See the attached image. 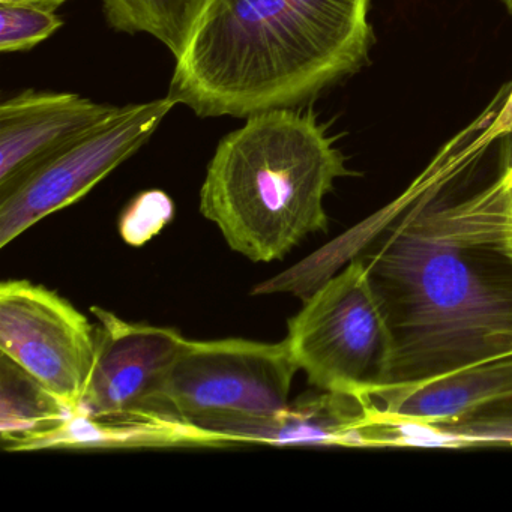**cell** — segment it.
<instances>
[{
    "instance_id": "2e32d148",
    "label": "cell",
    "mask_w": 512,
    "mask_h": 512,
    "mask_svg": "<svg viewBox=\"0 0 512 512\" xmlns=\"http://www.w3.org/2000/svg\"><path fill=\"white\" fill-rule=\"evenodd\" d=\"M64 26V20L52 11L29 5L0 4V52H29L49 40Z\"/></svg>"
},
{
    "instance_id": "7402d4cb",
    "label": "cell",
    "mask_w": 512,
    "mask_h": 512,
    "mask_svg": "<svg viewBox=\"0 0 512 512\" xmlns=\"http://www.w3.org/2000/svg\"><path fill=\"white\" fill-rule=\"evenodd\" d=\"M503 4H505L506 10L509 11V14L512 16V0H502Z\"/></svg>"
},
{
    "instance_id": "9a60e30c",
    "label": "cell",
    "mask_w": 512,
    "mask_h": 512,
    "mask_svg": "<svg viewBox=\"0 0 512 512\" xmlns=\"http://www.w3.org/2000/svg\"><path fill=\"white\" fill-rule=\"evenodd\" d=\"M449 448L512 446V395L448 421L431 422Z\"/></svg>"
},
{
    "instance_id": "7a4b0ae2",
    "label": "cell",
    "mask_w": 512,
    "mask_h": 512,
    "mask_svg": "<svg viewBox=\"0 0 512 512\" xmlns=\"http://www.w3.org/2000/svg\"><path fill=\"white\" fill-rule=\"evenodd\" d=\"M371 0H205L169 97L199 118L307 106L368 62Z\"/></svg>"
},
{
    "instance_id": "d6986e66",
    "label": "cell",
    "mask_w": 512,
    "mask_h": 512,
    "mask_svg": "<svg viewBox=\"0 0 512 512\" xmlns=\"http://www.w3.org/2000/svg\"><path fill=\"white\" fill-rule=\"evenodd\" d=\"M502 194L503 215H505L506 238H512V155L506 161L505 169L496 179Z\"/></svg>"
},
{
    "instance_id": "8fae6325",
    "label": "cell",
    "mask_w": 512,
    "mask_h": 512,
    "mask_svg": "<svg viewBox=\"0 0 512 512\" xmlns=\"http://www.w3.org/2000/svg\"><path fill=\"white\" fill-rule=\"evenodd\" d=\"M512 395V355L409 386H388L365 398L371 421H448Z\"/></svg>"
},
{
    "instance_id": "30bf717a",
    "label": "cell",
    "mask_w": 512,
    "mask_h": 512,
    "mask_svg": "<svg viewBox=\"0 0 512 512\" xmlns=\"http://www.w3.org/2000/svg\"><path fill=\"white\" fill-rule=\"evenodd\" d=\"M371 416L365 398L320 391L265 416H214L193 422L215 434L223 446L325 445L361 448V431Z\"/></svg>"
},
{
    "instance_id": "8992f818",
    "label": "cell",
    "mask_w": 512,
    "mask_h": 512,
    "mask_svg": "<svg viewBox=\"0 0 512 512\" xmlns=\"http://www.w3.org/2000/svg\"><path fill=\"white\" fill-rule=\"evenodd\" d=\"M176 106L178 103L167 95L119 107L109 121L53 155L13 190L2 194L0 248L49 215L79 202L145 146Z\"/></svg>"
},
{
    "instance_id": "3957f363",
    "label": "cell",
    "mask_w": 512,
    "mask_h": 512,
    "mask_svg": "<svg viewBox=\"0 0 512 512\" xmlns=\"http://www.w3.org/2000/svg\"><path fill=\"white\" fill-rule=\"evenodd\" d=\"M349 173L311 110L257 113L218 143L200 188V212L230 250L271 263L328 230L326 196Z\"/></svg>"
},
{
    "instance_id": "5b68a950",
    "label": "cell",
    "mask_w": 512,
    "mask_h": 512,
    "mask_svg": "<svg viewBox=\"0 0 512 512\" xmlns=\"http://www.w3.org/2000/svg\"><path fill=\"white\" fill-rule=\"evenodd\" d=\"M298 370L286 340H187L154 410L188 422L214 416L271 415L290 403Z\"/></svg>"
},
{
    "instance_id": "ba28073f",
    "label": "cell",
    "mask_w": 512,
    "mask_h": 512,
    "mask_svg": "<svg viewBox=\"0 0 512 512\" xmlns=\"http://www.w3.org/2000/svg\"><path fill=\"white\" fill-rule=\"evenodd\" d=\"M91 311L100 322L98 349L82 412L118 416L154 410L187 338L176 329L127 322L100 307Z\"/></svg>"
},
{
    "instance_id": "5bb4252c",
    "label": "cell",
    "mask_w": 512,
    "mask_h": 512,
    "mask_svg": "<svg viewBox=\"0 0 512 512\" xmlns=\"http://www.w3.org/2000/svg\"><path fill=\"white\" fill-rule=\"evenodd\" d=\"M205 0H103L110 28L124 34H148L181 55Z\"/></svg>"
},
{
    "instance_id": "603a6c76",
    "label": "cell",
    "mask_w": 512,
    "mask_h": 512,
    "mask_svg": "<svg viewBox=\"0 0 512 512\" xmlns=\"http://www.w3.org/2000/svg\"><path fill=\"white\" fill-rule=\"evenodd\" d=\"M0 2H7V0H0Z\"/></svg>"
},
{
    "instance_id": "ffe728a7",
    "label": "cell",
    "mask_w": 512,
    "mask_h": 512,
    "mask_svg": "<svg viewBox=\"0 0 512 512\" xmlns=\"http://www.w3.org/2000/svg\"><path fill=\"white\" fill-rule=\"evenodd\" d=\"M10 4L29 5V7L40 8V10L56 13L58 8L67 4L68 0H7ZM2 4V2H0Z\"/></svg>"
},
{
    "instance_id": "7c38bea8",
    "label": "cell",
    "mask_w": 512,
    "mask_h": 512,
    "mask_svg": "<svg viewBox=\"0 0 512 512\" xmlns=\"http://www.w3.org/2000/svg\"><path fill=\"white\" fill-rule=\"evenodd\" d=\"M151 446H221V442L199 425L160 410L118 416H89L80 412L44 439L37 451Z\"/></svg>"
},
{
    "instance_id": "6da1fadb",
    "label": "cell",
    "mask_w": 512,
    "mask_h": 512,
    "mask_svg": "<svg viewBox=\"0 0 512 512\" xmlns=\"http://www.w3.org/2000/svg\"><path fill=\"white\" fill-rule=\"evenodd\" d=\"M383 232L361 257L394 337L388 386L512 355V260L496 181L457 203L425 191Z\"/></svg>"
},
{
    "instance_id": "52a82bcc",
    "label": "cell",
    "mask_w": 512,
    "mask_h": 512,
    "mask_svg": "<svg viewBox=\"0 0 512 512\" xmlns=\"http://www.w3.org/2000/svg\"><path fill=\"white\" fill-rule=\"evenodd\" d=\"M97 326L70 301L28 280L0 286V352L82 412L97 358Z\"/></svg>"
},
{
    "instance_id": "9c48e42d",
    "label": "cell",
    "mask_w": 512,
    "mask_h": 512,
    "mask_svg": "<svg viewBox=\"0 0 512 512\" xmlns=\"http://www.w3.org/2000/svg\"><path fill=\"white\" fill-rule=\"evenodd\" d=\"M119 107L70 92L29 89L0 104V196L62 149L109 121Z\"/></svg>"
},
{
    "instance_id": "277c9868",
    "label": "cell",
    "mask_w": 512,
    "mask_h": 512,
    "mask_svg": "<svg viewBox=\"0 0 512 512\" xmlns=\"http://www.w3.org/2000/svg\"><path fill=\"white\" fill-rule=\"evenodd\" d=\"M286 343L319 391L367 398L388 386L394 337L362 257L304 299L287 322Z\"/></svg>"
},
{
    "instance_id": "4fadbf2b",
    "label": "cell",
    "mask_w": 512,
    "mask_h": 512,
    "mask_svg": "<svg viewBox=\"0 0 512 512\" xmlns=\"http://www.w3.org/2000/svg\"><path fill=\"white\" fill-rule=\"evenodd\" d=\"M74 415L43 383L8 356H0V439L5 451H37Z\"/></svg>"
},
{
    "instance_id": "ac0fdd59",
    "label": "cell",
    "mask_w": 512,
    "mask_h": 512,
    "mask_svg": "<svg viewBox=\"0 0 512 512\" xmlns=\"http://www.w3.org/2000/svg\"><path fill=\"white\" fill-rule=\"evenodd\" d=\"M490 122L491 124L485 128L484 134L479 137L478 143H487L488 146L491 140L512 137V85L508 97L499 107L496 116L490 119Z\"/></svg>"
},
{
    "instance_id": "e0dca14e",
    "label": "cell",
    "mask_w": 512,
    "mask_h": 512,
    "mask_svg": "<svg viewBox=\"0 0 512 512\" xmlns=\"http://www.w3.org/2000/svg\"><path fill=\"white\" fill-rule=\"evenodd\" d=\"M175 215L169 194L161 190L143 191L131 200L119 218V233L127 244L142 247L157 236Z\"/></svg>"
},
{
    "instance_id": "44dd1931",
    "label": "cell",
    "mask_w": 512,
    "mask_h": 512,
    "mask_svg": "<svg viewBox=\"0 0 512 512\" xmlns=\"http://www.w3.org/2000/svg\"><path fill=\"white\" fill-rule=\"evenodd\" d=\"M502 248L503 251H505L506 256L512 260V238L503 239Z\"/></svg>"
}]
</instances>
